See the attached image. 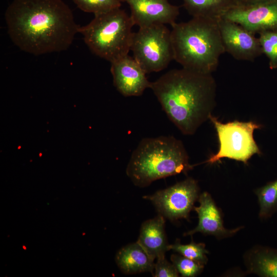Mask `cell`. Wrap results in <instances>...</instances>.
<instances>
[{
	"label": "cell",
	"mask_w": 277,
	"mask_h": 277,
	"mask_svg": "<svg viewBox=\"0 0 277 277\" xmlns=\"http://www.w3.org/2000/svg\"><path fill=\"white\" fill-rule=\"evenodd\" d=\"M5 19L13 43L34 55L67 50L80 27L62 0H13Z\"/></svg>",
	"instance_id": "6da1fadb"
},
{
	"label": "cell",
	"mask_w": 277,
	"mask_h": 277,
	"mask_svg": "<svg viewBox=\"0 0 277 277\" xmlns=\"http://www.w3.org/2000/svg\"><path fill=\"white\" fill-rule=\"evenodd\" d=\"M150 88L184 135L194 134L209 120L215 106L216 84L212 74L172 69L151 82Z\"/></svg>",
	"instance_id": "7a4b0ae2"
},
{
	"label": "cell",
	"mask_w": 277,
	"mask_h": 277,
	"mask_svg": "<svg viewBox=\"0 0 277 277\" xmlns=\"http://www.w3.org/2000/svg\"><path fill=\"white\" fill-rule=\"evenodd\" d=\"M219 19L192 17L171 25L173 58L183 68L205 74L216 70L225 52Z\"/></svg>",
	"instance_id": "3957f363"
},
{
	"label": "cell",
	"mask_w": 277,
	"mask_h": 277,
	"mask_svg": "<svg viewBox=\"0 0 277 277\" xmlns=\"http://www.w3.org/2000/svg\"><path fill=\"white\" fill-rule=\"evenodd\" d=\"M182 142L173 136L143 138L133 151L126 172L133 184L145 187L153 182L181 173L195 166Z\"/></svg>",
	"instance_id": "277c9868"
},
{
	"label": "cell",
	"mask_w": 277,
	"mask_h": 277,
	"mask_svg": "<svg viewBox=\"0 0 277 277\" xmlns=\"http://www.w3.org/2000/svg\"><path fill=\"white\" fill-rule=\"evenodd\" d=\"M134 25L130 15L120 8L95 15L78 33L90 51L110 63L128 54Z\"/></svg>",
	"instance_id": "5b68a950"
},
{
	"label": "cell",
	"mask_w": 277,
	"mask_h": 277,
	"mask_svg": "<svg viewBox=\"0 0 277 277\" xmlns=\"http://www.w3.org/2000/svg\"><path fill=\"white\" fill-rule=\"evenodd\" d=\"M209 120L217 132L219 149L204 163L213 164L223 158H228L246 164L254 154H262L253 137L254 131L261 129V125L238 121L224 124L212 114Z\"/></svg>",
	"instance_id": "8992f818"
},
{
	"label": "cell",
	"mask_w": 277,
	"mask_h": 277,
	"mask_svg": "<svg viewBox=\"0 0 277 277\" xmlns=\"http://www.w3.org/2000/svg\"><path fill=\"white\" fill-rule=\"evenodd\" d=\"M130 50L146 73L162 71L174 60L171 31L163 24L139 28L133 33Z\"/></svg>",
	"instance_id": "52a82bcc"
},
{
	"label": "cell",
	"mask_w": 277,
	"mask_h": 277,
	"mask_svg": "<svg viewBox=\"0 0 277 277\" xmlns=\"http://www.w3.org/2000/svg\"><path fill=\"white\" fill-rule=\"evenodd\" d=\"M197 182L192 177L143 197L151 201L159 214L170 221L188 220L190 212L200 196Z\"/></svg>",
	"instance_id": "ba28073f"
},
{
	"label": "cell",
	"mask_w": 277,
	"mask_h": 277,
	"mask_svg": "<svg viewBox=\"0 0 277 277\" xmlns=\"http://www.w3.org/2000/svg\"><path fill=\"white\" fill-rule=\"evenodd\" d=\"M218 24L225 51L234 58L253 61L262 53L259 38L254 33L223 17Z\"/></svg>",
	"instance_id": "9c48e42d"
},
{
	"label": "cell",
	"mask_w": 277,
	"mask_h": 277,
	"mask_svg": "<svg viewBox=\"0 0 277 277\" xmlns=\"http://www.w3.org/2000/svg\"><path fill=\"white\" fill-rule=\"evenodd\" d=\"M253 33L277 30V0L248 7L234 6L222 17Z\"/></svg>",
	"instance_id": "30bf717a"
},
{
	"label": "cell",
	"mask_w": 277,
	"mask_h": 277,
	"mask_svg": "<svg viewBox=\"0 0 277 277\" xmlns=\"http://www.w3.org/2000/svg\"><path fill=\"white\" fill-rule=\"evenodd\" d=\"M113 85L123 96H138L150 88L151 82L146 73L133 58L128 54L111 63Z\"/></svg>",
	"instance_id": "8fae6325"
},
{
	"label": "cell",
	"mask_w": 277,
	"mask_h": 277,
	"mask_svg": "<svg viewBox=\"0 0 277 277\" xmlns=\"http://www.w3.org/2000/svg\"><path fill=\"white\" fill-rule=\"evenodd\" d=\"M131 10L130 16L139 28L156 24L172 25L179 15V7L168 0H125Z\"/></svg>",
	"instance_id": "7c38bea8"
},
{
	"label": "cell",
	"mask_w": 277,
	"mask_h": 277,
	"mask_svg": "<svg viewBox=\"0 0 277 277\" xmlns=\"http://www.w3.org/2000/svg\"><path fill=\"white\" fill-rule=\"evenodd\" d=\"M198 201L199 206L193 208L198 215V224L193 229L185 233L184 236H192L201 232L213 235L217 239H223L233 235L243 228L227 229L224 227L221 210L209 193L204 192L200 194Z\"/></svg>",
	"instance_id": "4fadbf2b"
},
{
	"label": "cell",
	"mask_w": 277,
	"mask_h": 277,
	"mask_svg": "<svg viewBox=\"0 0 277 277\" xmlns=\"http://www.w3.org/2000/svg\"><path fill=\"white\" fill-rule=\"evenodd\" d=\"M165 219L161 214L145 221L136 241L153 259L165 256L169 250L165 232Z\"/></svg>",
	"instance_id": "5bb4252c"
},
{
	"label": "cell",
	"mask_w": 277,
	"mask_h": 277,
	"mask_svg": "<svg viewBox=\"0 0 277 277\" xmlns=\"http://www.w3.org/2000/svg\"><path fill=\"white\" fill-rule=\"evenodd\" d=\"M115 260L124 274H132L146 272L153 274L154 260L137 242L121 248L117 252Z\"/></svg>",
	"instance_id": "9a60e30c"
},
{
	"label": "cell",
	"mask_w": 277,
	"mask_h": 277,
	"mask_svg": "<svg viewBox=\"0 0 277 277\" xmlns=\"http://www.w3.org/2000/svg\"><path fill=\"white\" fill-rule=\"evenodd\" d=\"M249 273L263 277H277V249L257 246L245 256Z\"/></svg>",
	"instance_id": "2e32d148"
},
{
	"label": "cell",
	"mask_w": 277,
	"mask_h": 277,
	"mask_svg": "<svg viewBox=\"0 0 277 277\" xmlns=\"http://www.w3.org/2000/svg\"><path fill=\"white\" fill-rule=\"evenodd\" d=\"M183 5L192 17L219 19L235 6L233 0H183Z\"/></svg>",
	"instance_id": "e0dca14e"
},
{
	"label": "cell",
	"mask_w": 277,
	"mask_h": 277,
	"mask_svg": "<svg viewBox=\"0 0 277 277\" xmlns=\"http://www.w3.org/2000/svg\"><path fill=\"white\" fill-rule=\"evenodd\" d=\"M260 205L259 216L267 219L277 210V180L270 182L255 191Z\"/></svg>",
	"instance_id": "ac0fdd59"
},
{
	"label": "cell",
	"mask_w": 277,
	"mask_h": 277,
	"mask_svg": "<svg viewBox=\"0 0 277 277\" xmlns=\"http://www.w3.org/2000/svg\"><path fill=\"white\" fill-rule=\"evenodd\" d=\"M169 250H172L179 254L205 265L208 259L207 254L209 251L205 248V244L203 243H196L191 241L188 244H182L180 240L177 239L173 244L169 245Z\"/></svg>",
	"instance_id": "d6986e66"
},
{
	"label": "cell",
	"mask_w": 277,
	"mask_h": 277,
	"mask_svg": "<svg viewBox=\"0 0 277 277\" xmlns=\"http://www.w3.org/2000/svg\"><path fill=\"white\" fill-rule=\"evenodd\" d=\"M78 8L94 15L106 13L121 6V0H73Z\"/></svg>",
	"instance_id": "ffe728a7"
},
{
	"label": "cell",
	"mask_w": 277,
	"mask_h": 277,
	"mask_svg": "<svg viewBox=\"0 0 277 277\" xmlns=\"http://www.w3.org/2000/svg\"><path fill=\"white\" fill-rule=\"evenodd\" d=\"M259 34L262 53L269 58L270 67L277 68V30L262 31Z\"/></svg>",
	"instance_id": "44dd1931"
},
{
	"label": "cell",
	"mask_w": 277,
	"mask_h": 277,
	"mask_svg": "<svg viewBox=\"0 0 277 277\" xmlns=\"http://www.w3.org/2000/svg\"><path fill=\"white\" fill-rule=\"evenodd\" d=\"M170 260L179 274L184 277H194L199 275L203 271L205 266L180 254H172Z\"/></svg>",
	"instance_id": "7402d4cb"
},
{
	"label": "cell",
	"mask_w": 277,
	"mask_h": 277,
	"mask_svg": "<svg viewBox=\"0 0 277 277\" xmlns=\"http://www.w3.org/2000/svg\"><path fill=\"white\" fill-rule=\"evenodd\" d=\"M153 276L154 277H177L179 273L172 263L169 262L165 255L156 259Z\"/></svg>",
	"instance_id": "603a6c76"
},
{
	"label": "cell",
	"mask_w": 277,
	"mask_h": 277,
	"mask_svg": "<svg viewBox=\"0 0 277 277\" xmlns=\"http://www.w3.org/2000/svg\"><path fill=\"white\" fill-rule=\"evenodd\" d=\"M275 0H233L235 6L248 7Z\"/></svg>",
	"instance_id": "cb8c5ba5"
},
{
	"label": "cell",
	"mask_w": 277,
	"mask_h": 277,
	"mask_svg": "<svg viewBox=\"0 0 277 277\" xmlns=\"http://www.w3.org/2000/svg\"><path fill=\"white\" fill-rule=\"evenodd\" d=\"M123 1H125V0H123Z\"/></svg>",
	"instance_id": "d4e9b609"
}]
</instances>
